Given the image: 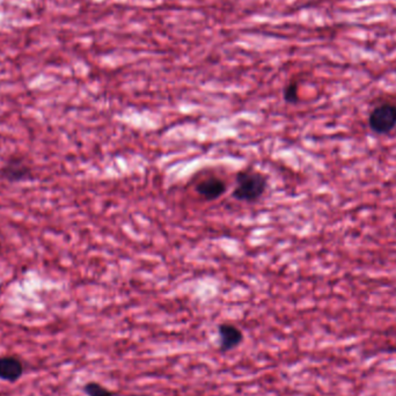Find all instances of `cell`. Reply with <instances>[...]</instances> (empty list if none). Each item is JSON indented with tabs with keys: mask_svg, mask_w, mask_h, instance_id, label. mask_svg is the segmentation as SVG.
Listing matches in <instances>:
<instances>
[{
	"mask_svg": "<svg viewBox=\"0 0 396 396\" xmlns=\"http://www.w3.org/2000/svg\"><path fill=\"white\" fill-rule=\"evenodd\" d=\"M84 393L86 396H116L114 392H111L109 388L98 384L96 381H89L83 387Z\"/></svg>",
	"mask_w": 396,
	"mask_h": 396,
	"instance_id": "7",
	"label": "cell"
},
{
	"mask_svg": "<svg viewBox=\"0 0 396 396\" xmlns=\"http://www.w3.org/2000/svg\"><path fill=\"white\" fill-rule=\"evenodd\" d=\"M368 127L373 132L387 135L396 128V106H378L368 116Z\"/></svg>",
	"mask_w": 396,
	"mask_h": 396,
	"instance_id": "2",
	"label": "cell"
},
{
	"mask_svg": "<svg viewBox=\"0 0 396 396\" xmlns=\"http://www.w3.org/2000/svg\"><path fill=\"white\" fill-rule=\"evenodd\" d=\"M227 186L225 181L217 176L204 179L196 186V193L208 200H216L225 193Z\"/></svg>",
	"mask_w": 396,
	"mask_h": 396,
	"instance_id": "6",
	"label": "cell"
},
{
	"mask_svg": "<svg viewBox=\"0 0 396 396\" xmlns=\"http://www.w3.org/2000/svg\"><path fill=\"white\" fill-rule=\"evenodd\" d=\"M283 96H284V100H285L288 103H298L299 102V86L295 81H291V83L286 85L285 89H284V92H283Z\"/></svg>",
	"mask_w": 396,
	"mask_h": 396,
	"instance_id": "8",
	"label": "cell"
},
{
	"mask_svg": "<svg viewBox=\"0 0 396 396\" xmlns=\"http://www.w3.org/2000/svg\"><path fill=\"white\" fill-rule=\"evenodd\" d=\"M25 373V365L16 356L0 357V380L14 384L19 381Z\"/></svg>",
	"mask_w": 396,
	"mask_h": 396,
	"instance_id": "5",
	"label": "cell"
},
{
	"mask_svg": "<svg viewBox=\"0 0 396 396\" xmlns=\"http://www.w3.org/2000/svg\"><path fill=\"white\" fill-rule=\"evenodd\" d=\"M242 342H244V333L239 327L226 322L219 324L218 346L220 351H233Z\"/></svg>",
	"mask_w": 396,
	"mask_h": 396,
	"instance_id": "4",
	"label": "cell"
},
{
	"mask_svg": "<svg viewBox=\"0 0 396 396\" xmlns=\"http://www.w3.org/2000/svg\"><path fill=\"white\" fill-rule=\"evenodd\" d=\"M0 251H1V241H0Z\"/></svg>",
	"mask_w": 396,
	"mask_h": 396,
	"instance_id": "9",
	"label": "cell"
},
{
	"mask_svg": "<svg viewBox=\"0 0 396 396\" xmlns=\"http://www.w3.org/2000/svg\"><path fill=\"white\" fill-rule=\"evenodd\" d=\"M0 176L12 183L29 180L32 178V167L23 157L12 156L0 169Z\"/></svg>",
	"mask_w": 396,
	"mask_h": 396,
	"instance_id": "3",
	"label": "cell"
},
{
	"mask_svg": "<svg viewBox=\"0 0 396 396\" xmlns=\"http://www.w3.org/2000/svg\"><path fill=\"white\" fill-rule=\"evenodd\" d=\"M268 188V176L253 169H244L235 175V187L232 193L234 200L244 203H255L264 196Z\"/></svg>",
	"mask_w": 396,
	"mask_h": 396,
	"instance_id": "1",
	"label": "cell"
}]
</instances>
